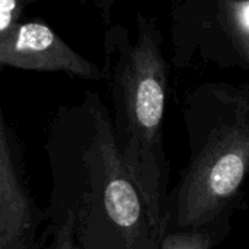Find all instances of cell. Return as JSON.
<instances>
[{
    "label": "cell",
    "instance_id": "6da1fadb",
    "mask_svg": "<svg viewBox=\"0 0 249 249\" xmlns=\"http://www.w3.org/2000/svg\"><path fill=\"white\" fill-rule=\"evenodd\" d=\"M104 79L110 94L114 140L131 179L137 185L156 242L164 231L167 161L163 120L167 100V63L157 25L137 15L132 37L123 25H111L104 36Z\"/></svg>",
    "mask_w": 249,
    "mask_h": 249
},
{
    "label": "cell",
    "instance_id": "7a4b0ae2",
    "mask_svg": "<svg viewBox=\"0 0 249 249\" xmlns=\"http://www.w3.org/2000/svg\"><path fill=\"white\" fill-rule=\"evenodd\" d=\"M249 172V123L239 117L208 134L178 189L179 229L201 227L230 214V204Z\"/></svg>",
    "mask_w": 249,
    "mask_h": 249
},
{
    "label": "cell",
    "instance_id": "3957f363",
    "mask_svg": "<svg viewBox=\"0 0 249 249\" xmlns=\"http://www.w3.org/2000/svg\"><path fill=\"white\" fill-rule=\"evenodd\" d=\"M0 68L63 72L89 81H103V68L75 52L41 21H19L0 38Z\"/></svg>",
    "mask_w": 249,
    "mask_h": 249
},
{
    "label": "cell",
    "instance_id": "277c9868",
    "mask_svg": "<svg viewBox=\"0 0 249 249\" xmlns=\"http://www.w3.org/2000/svg\"><path fill=\"white\" fill-rule=\"evenodd\" d=\"M101 208L129 243L141 236L142 224L148 226L142 196L122 161L116 141L110 145L104 161Z\"/></svg>",
    "mask_w": 249,
    "mask_h": 249
},
{
    "label": "cell",
    "instance_id": "5b68a950",
    "mask_svg": "<svg viewBox=\"0 0 249 249\" xmlns=\"http://www.w3.org/2000/svg\"><path fill=\"white\" fill-rule=\"evenodd\" d=\"M229 214L201 227L179 229L160 239L159 249H211L230 230Z\"/></svg>",
    "mask_w": 249,
    "mask_h": 249
},
{
    "label": "cell",
    "instance_id": "8992f818",
    "mask_svg": "<svg viewBox=\"0 0 249 249\" xmlns=\"http://www.w3.org/2000/svg\"><path fill=\"white\" fill-rule=\"evenodd\" d=\"M30 224V207L0 208V249H22Z\"/></svg>",
    "mask_w": 249,
    "mask_h": 249
},
{
    "label": "cell",
    "instance_id": "52a82bcc",
    "mask_svg": "<svg viewBox=\"0 0 249 249\" xmlns=\"http://www.w3.org/2000/svg\"><path fill=\"white\" fill-rule=\"evenodd\" d=\"M221 18L236 46L249 60V0H226L221 5Z\"/></svg>",
    "mask_w": 249,
    "mask_h": 249
},
{
    "label": "cell",
    "instance_id": "ba28073f",
    "mask_svg": "<svg viewBox=\"0 0 249 249\" xmlns=\"http://www.w3.org/2000/svg\"><path fill=\"white\" fill-rule=\"evenodd\" d=\"M33 2L34 0H0V38L21 21L27 6Z\"/></svg>",
    "mask_w": 249,
    "mask_h": 249
},
{
    "label": "cell",
    "instance_id": "9c48e42d",
    "mask_svg": "<svg viewBox=\"0 0 249 249\" xmlns=\"http://www.w3.org/2000/svg\"><path fill=\"white\" fill-rule=\"evenodd\" d=\"M73 213L69 210L66 213V218L63 221V226L59 229L57 240H56V249H75L73 245Z\"/></svg>",
    "mask_w": 249,
    "mask_h": 249
},
{
    "label": "cell",
    "instance_id": "30bf717a",
    "mask_svg": "<svg viewBox=\"0 0 249 249\" xmlns=\"http://www.w3.org/2000/svg\"><path fill=\"white\" fill-rule=\"evenodd\" d=\"M97 9L100 11V15L106 25L111 24V11L116 3V0H94Z\"/></svg>",
    "mask_w": 249,
    "mask_h": 249
}]
</instances>
